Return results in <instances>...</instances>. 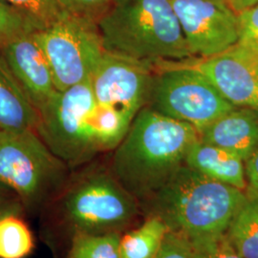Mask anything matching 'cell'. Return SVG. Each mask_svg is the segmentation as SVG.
Segmentation results:
<instances>
[{
    "mask_svg": "<svg viewBox=\"0 0 258 258\" xmlns=\"http://www.w3.org/2000/svg\"><path fill=\"white\" fill-rule=\"evenodd\" d=\"M199 133L149 106L139 111L111 158V173L139 204L150 198L184 165Z\"/></svg>",
    "mask_w": 258,
    "mask_h": 258,
    "instance_id": "obj_1",
    "label": "cell"
},
{
    "mask_svg": "<svg viewBox=\"0 0 258 258\" xmlns=\"http://www.w3.org/2000/svg\"><path fill=\"white\" fill-rule=\"evenodd\" d=\"M36 132L71 169L114 150L131 122L98 104L89 80L55 95L38 110Z\"/></svg>",
    "mask_w": 258,
    "mask_h": 258,
    "instance_id": "obj_2",
    "label": "cell"
},
{
    "mask_svg": "<svg viewBox=\"0 0 258 258\" xmlns=\"http://www.w3.org/2000/svg\"><path fill=\"white\" fill-rule=\"evenodd\" d=\"M244 200L245 190L184 165L156 194L139 205L146 216L159 217L169 231L195 242L226 233Z\"/></svg>",
    "mask_w": 258,
    "mask_h": 258,
    "instance_id": "obj_3",
    "label": "cell"
},
{
    "mask_svg": "<svg viewBox=\"0 0 258 258\" xmlns=\"http://www.w3.org/2000/svg\"><path fill=\"white\" fill-rule=\"evenodd\" d=\"M98 25L107 52L153 64L192 58L171 0H114Z\"/></svg>",
    "mask_w": 258,
    "mask_h": 258,
    "instance_id": "obj_4",
    "label": "cell"
},
{
    "mask_svg": "<svg viewBox=\"0 0 258 258\" xmlns=\"http://www.w3.org/2000/svg\"><path fill=\"white\" fill-rule=\"evenodd\" d=\"M140 212L138 201L109 169L94 168L71 177L43 212H48L54 229L71 239L78 234L121 233L127 231Z\"/></svg>",
    "mask_w": 258,
    "mask_h": 258,
    "instance_id": "obj_5",
    "label": "cell"
},
{
    "mask_svg": "<svg viewBox=\"0 0 258 258\" xmlns=\"http://www.w3.org/2000/svg\"><path fill=\"white\" fill-rule=\"evenodd\" d=\"M70 171L35 130H0V181L18 194L25 212H44L69 182Z\"/></svg>",
    "mask_w": 258,
    "mask_h": 258,
    "instance_id": "obj_6",
    "label": "cell"
},
{
    "mask_svg": "<svg viewBox=\"0 0 258 258\" xmlns=\"http://www.w3.org/2000/svg\"><path fill=\"white\" fill-rule=\"evenodd\" d=\"M148 106L184 121L200 134L236 106L228 102L203 74L179 61H160Z\"/></svg>",
    "mask_w": 258,
    "mask_h": 258,
    "instance_id": "obj_7",
    "label": "cell"
},
{
    "mask_svg": "<svg viewBox=\"0 0 258 258\" xmlns=\"http://www.w3.org/2000/svg\"><path fill=\"white\" fill-rule=\"evenodd\" d=\"M36 37L52 68L58 91L88 81L105 53L98 23L64 11L37 31Z\"/></svg>",
    "mask_w": 258,
    "mask_h": 258,
    "instance_id": "obj_8",
    "label": "cell"
},
{
    "mask_svg": "<svg viewBox=\"0 0 258 258\" xmlns=\"http://www.w3.org/2000/svg\"><path fill=\"white\" fill-rule=\"evenodd\" d=\"M154 64L105 51L89 78L94 98L132 122L148 106L154 82Z\"/></svg>",
    "mask_w": 258,
    "mask_h": 258,
    "instance_id": "obj_9",
    "label": "cell"
},
{
    "mask_svg": "<svg viewBox=\"0 0 258 258\" xmlns=\"http://www.w3.org/2000/svg\"><path fill=\"white\" fill-rule=\"evenodd\" d=\"M192 56L218 55L238 41L237 14L214 0H171Z\"/></svg>",
    "mask_w": 258,
    "mask_h": 258,
    "instance_id": "obj_10",
    "label": "cell"
},
{
    "mask_svg": "<svg viewBox=\"0 0 258 258\" xmlns=\"http://www.w3.org/2000/svg\"><path fill=\"white\" fill-rule=\"evenodd\" d=\"M203 74L236 107L258 110V55L238 43L221 54L179 61Z\"/></svg>",
    "mask_w": 258,
    "mask_h": 258,
    "instance_id": "obj_11",
    "label": "cell"
},
{
    "mask_svg": "<svg viewBox=\"0 0 258 258\" xmlns=\"http://www.w3.org/2000/svg\"><path fill=\"white\" fill-rule=\"evenodd\" d=\"M0 56L37 110L57 91L52 68L36 32L14 40L0 52Z\"/></svg>",
    "mask_w": 258,
    "mask_h": 258,
    "instance_id": "obj_12",
    "label": "cell"
},
{
    "mask_svg": "<svg viewBox=\"0 0 258 258\" xmlns=\"http://www.w3.org/2000/svg\"><path fill=\"white\" fill-rule=\"evenodd\" d=\"M199 139L246 162L258 144V110L235 107L204 129Z\"/></svg>",
    "mask_w": 258,
    "mask_h": 258,
    "instance_id": "obj_13",
    "label": "cell"
},
{
    "mask_svg": "<svg viewBox=\"0 0 258 258\" xmlns=\"http://www.w3.org/2000/svg\"><path fill=\"white\" fill-rule=\"evenodd\" d=\"M184 165L214 181L241 190L249 185L245 162L239 156L200 139L189 148Z\"/></svg>",
    "mask_w": 258,
    "mask_h": 258,
    "instance_id": "obj_14",
    "label": "cell"
},
{
    "mask_svg": "<svg viewBox=\"0 0 258 258\" xmlns=\"http://www.w3.org/2000/svg\"><path fill=\"white\" fill-rule=\"evenodd\" d=\"M38 120L37 107L0 56V130H36Z\"/></svg>",
    "mask_w": 258,
    "mask_h": 258,
    "instance_id": "obj_15",
    "label": "cell"
},
{
    "mask_svg": "<svg viewBox=\"0 0 258 258\" xmlns=\"http://www.w3.org/2000/svg\"><path fill=\"white\" fill-rule=\"evenodd\" d=\"M231 245L244 258H258V190L248 185L245 200L226 232Z\"/></svg>",
    "mask_w": 258,
    "mask_h": 258,
    "instance_id": "obj_16",
    "label": "cell"
},
{
    "mask_svg": "<svg viewBox=\"0 0 258 258\" xmlns=\"http://www.w3.org/2000/svg\"><path fill=\"white\" fill-rule=\"evenodd\" d=\"M168 231L167 226L159 217L147 216L137 228L120 233V258L155 257Z\"/></svg>",
    "mask_w": 258,
    "mask_h": 258,
    "instance_id": "obj_17",
    "label": "cell"
},
{
    "mask_svg": "<svg viewBox=\"0 0 258 258\" xmlns=\"http://www.w3.org/2000/svg\"><path fill=\"white\" fill-rule=\"evenodd\" d=\"M23 212L15 210L0 215V258H27L34 251V234Z\"/></svg>",
    "mask_w": 258,
    "mask_h": 258,
    "instance_id": "obj_18",
    "label": "cell"
},
{
    "mask_svg": "<svg viewBox=\"0 0 258 258\" xmlns=\"http://www.w3.org/2000/svg\"><path fill=\"white\" fill-rule=\"evenodd\" d=\"M120 236L118 232L75 235L65 258H120Z\"/></svg>",
    "mask_w": 258,
    "mask_h": 258,
    "instance_id": "obj_19",
    "label": "cell"
},
{
    "mask_svg": "<svg viewBox=\"0 0 258 258\" xmlns=\"http://www.w3.org/2000/svg\"><path fill=\"white\" fill-rule=\"evenodd\" d=\"M41 28L25 13L4 0H0V52L14 40Z\"/></svg>",
    "mask_w": 258,
    "mask_h": 258,
    "instance_id": "obj_20",
    "label": "cell"
},
{
    "mask_svg": "<svg viewBox=\"0 0 258 258\" xmlns=\"http://www.w3.org/2000/svg\"><path fill=\"white\" fill-rule=\"evenodd\" d=\"M34 19L43 29L52 23L60 10L55 0H4Z\"/></svg>",
    "mask_w": 258,
    "mask_h": 258,
    "instance_id": "obj_21",
    "label": "cell"
},
{
    "mask_svg": "<svg viewBox=\"0 0 258 258\" xmlns=\"http://www.w3.org/2000/svg\"><path fill=\"white\" fill-rule=\"evenodd\" d=\"M195 258H244L234 249L226 233L191 242Z\"/></svg>",
    "mask_w": 258,
    "mask_h": 258,
    "instance_id": "obj_22",
    "label": "cell"
},
{
    "mask_svg": "<svg viewBox=\"0 0 258 258\" xmlns=\"http://www.w3.org/2000/svg\"><path fill=\"white\" fill-rule=\"evenodd\" d=\"M60 11L73 14L97 23L109 11L114 0H55Z\"/></svg>",
    "mask_w": 258,
    "mask_h": 258,
    "instance_id": "obj_23",
    "label": "cell"
},
{
    "mask_svg": "<svg viewBox=\"0 0 258 258\" xmlns=\"http://www.w3.org/2000/svg\"><path fill=\"white\" fill-rule=\"evenodd\" d=\"M237 23V43L258 55V3L239 12Z\"/></svg>",
    "mask_w": 258,
    "mask_h": 258,
    "instance_id": "obj_24",
    "label": "cell"
},
{
    "mask_svg": "<svg viewBox=\"0 0 258 258\" xmlns=\"http://www.w3.org/2000/svg\"><path fill=\"white\" fill-rule=\"evenodd\" d=\"M154 258H195L194 246L187 238L169 231Z\"/></svg>",
    "mask_w": 258,
    "mask_h": 258,
    "instance_id": "obj_25",
    "label": "cell"
},
{
    "mask_svg": "<svg viewBox=\"0 0 258 258\" xmlns=\"http://www.w3.org/2000/svg\"><path fill=\"white\" fill-rule=\"evenodd\" d=\"M15 210H24L18 194L0 181V215Z\"/></svg>",
    "mask_w": 258,
    "mask_h": 258,
    "instance_id": "obj_26",
    "label": "cell"
},
{
    "mask_svg": "<svg viewBox=\"0 0 258 258\" xmlns=\"http://www.w3.org/2000/svg\"><path fill=\"white\" fill-rule=\"evenodd\" d=\"M245 167L248 184L258 190V144L251 155L245 162Z\"/></svg>",
    "mask_w": 258,
    "mask_h": 258,
    "instance_id": "obj_27",
    "label": "cell"
},
{
    "mask_svg": "<svg viewBox=\"0 0 258 258\" xmlns=\"http://www.w3.org/2000/svg\"><path fill=\"white\" fill-rule=\"evenodd\" d=\"M229 6L233 10L236 14H238L243 10L248 9L249 7L258 3V0H229Z\"/></svg>",
    "mask_w": 258,
    "mask_h": 258,
    "instance_id": "obj_28",
    "label": "cell"
},
{
    "mask_svg": "<svg viewBox=\"0 0 258 258\" xmlns=\"http://www.w3.org/2000/svg\"><path fill=\"white\" fill-rule=\"evenodd\" d=\"M214 1H217V2H221V3H225V4L229 5V3H228V1H229V0H214Z\"/></svg>",
    "mask_w": 258,
    "mask_h": 258,
    "instance_id": "obj_29",
    "label": "cell"
}]
</instances>
